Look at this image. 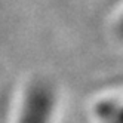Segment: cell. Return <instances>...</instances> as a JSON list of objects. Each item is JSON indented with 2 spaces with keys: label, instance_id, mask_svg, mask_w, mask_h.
I'll return each mask as SVG.
<instances>
[{
  "label": "cell",
  "instance_id": "cell-1",
  "mask_svg": "<svg viewBox=\"0 0 123 123\" xmlns=\"http://www.w3.org/2000/svg\"><path fill=\"white\" fill-rule=\"evenodd\" d=\"M96 123H123V95H111L95 105Z\"/></svg>",
  "mask_w": 123,
  "mask_h": 123
},
{
  "label": "cell",
  "instance_id": "cell-2",
  "mask_svg": "<svg viewBox=\"0 0 123 123\" xmlns=\"http://www.w3.org/2000/svg\"><path fill=\"white\" fill-rule=\"evenodd\" d=\"M117 30H119L120 37H123V12H122L120 18H119V21H117Z\"/></svg>",
  "mask_w": 123,
  "mask_h": 123
}]
</instances>
